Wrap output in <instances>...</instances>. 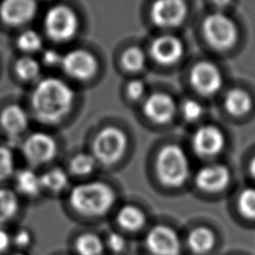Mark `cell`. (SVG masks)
Listing matches in <instances>:
<instances>
[{
  "label": "cell",
  "instance_id": "1",
  "mask_svg": "<svg viewBox=\"0 0 255 255\" xmlns=\"http://www.w3.org/2000/svg\"><path fill=\"white\" fill-rule=\"evenodd\" d=\"M75 92L66 82L55 77L44 78L36 85L31 96L33 115L40 123L55 125L73 109Z\"/></svg>",
  "mask_w": 255,
  "mask_h": 255
},
{
  "label": "cell",
  "instance_id": "2",
  "mask_svg": "<svg viewBox=\"0 0 255 255\" xmlns=\"http://www.w3.org/2000/svg\"><path fill=\"white\" fill-rule=\"evenodd\" d=\"M116 201L114 190L101 181L81 183L73 187L69 202L83 216L100 217L108 213Z\"/></svg>",
  "mask_w": 255,
  "mask_h": 255
},
{
  "label": "cell",
  "instance_id": "3",
  "mask_svg": "<svg viewBox=\"0 0 255 255\" xmlns=\"http://www.w3.org/2000/svg\"><path fill=\"white\" fill-rule=\"evenodd\" d=\"M158 178L168 186H179L189 176V161L184 150L176 144L164 145L156 156Z\"/></svg>",
  "mask_w": 255,
  "mask_h": 255
},
{
  "label": "cell",
  "instance_id": "4",
  "mask_svg": "<svg viewBox=\"0 0 255 255\" xmlns=\"http://www.w3.org/2000/svg\"><path fill=\"white\" fill-rule=\"evenodd\" d=\"M78 18L68 6L55 5L48 9L44 17V30L46 35L55 42L71 40L78 30Z\"/></svg>",
  "mask_w": 255,
  "mask_h": 255
},
{
  "label": "cell",
  "instance_id": "5",
  "mask_svg": "<svg viewBox=\"0 0 255 255\" xmlns=\"http://www.w3.org/2000/svg\"><path fill=\"white\" fill-rule=\"evenodd\" d=\"M128 145L125 132L116 127H107L100 130L93 142V155L103 164L111 165L124 154Z\"/></svg>",
  "mask_w": 255,
  "mask_h": 255
},
{
  "label": "cell",
  "instance_id": "6",
  "mask_svg": "<svg viewBox=\"0 0 255 255\" xmlns=\"http://www.w3.org/2000/svg\"><path fill=\"white\" fill-rule=\"evenodd\" d=\"M202 32L207 43L218 50H225L233 46L238 35L234 22L221 13L208 15L203 21Z\"/></svg>",
  "mask_w": 255,
  "mask_h": 255
},
{
  "label": "cell",
  "instance_id": "7",
  "mask_svg": "<svg viewBox=\"0 0 255 255\" xmlns=\"http://www.w3.org/2000/svg\"><path fill=\"white\" fill-rule=\"evenodd\" d=\"M57 150L58 146L55 139L42 131L31 133L22 143V153L32 166L50 162L56 156Z\"/></svg>",
  "mask_w": 255,
  "mask_h": 255
},
{
  "label": "cell",
  "instance_id": "8",
  "mask_svg": "<svg viewBox=\"0 0 255 255\" xmlns=\"http://www.w3.org/2000/svg\"><path fill=\"white\" fill-rule=\"evenodd\" d=\"M144 244L151 255H180L181 253L179 235L166 224L151 227L145 235Z\"/></svg>",
  "mask_w": 255,
  "mask_h": 255
},
{
  "label": "cell",
  "instance_id": "9",
  "mask_svg": "<svg viewBox=\"0 0 255 255\" xmlns=\"http://www.w3.org/2000/svg\"><path fill=\"white\" fill-rule=\"evenodd\" d=\"M61 67L69 77L84 81L91 79L96 74L98 62L90 52L83 49H74L63 55Z\"/></svg>",
  "mask_w": 255,
  "mask_h": 255
},
{
  "label": "cell",
  "instance_id": "10",
  "mask_svg": "<svg viewBox=\"0 0 255 255\" xmlns=\"http://www.w3.org/2000/svg\"><path fill=\"white\" fill-rule=\"evenodd\" d=\"M192 87L203 96H212L219 92L223 78L219 69L211 62L202 61L197 63L190 72Z\"/></svg>",
  "mask_w": 255,
  "mask_h": 255
},
{
  "label": "cell",
  "instance_id": "11",
  "mask_svg": "<svg viewBox=\"0 0 255 255\" xmlns=\"http://www.w3.org/2000/svg\"><path fill=\"white\" fill-rule=\"evenodd\" d=\"M225 145L222 131L215 126L205 125L198 128L192 136V147L202 157H212L221 152Z\"/></svg>",
  "mask_w": 255,
  "mask_h": 255
},
{
  "label": "cell",
  "instance_id": "12",
  "mask_svg": "<svg viewBox=\"0 0 255 255\" xmlns=\"http://www.w3.org/2000/svg\"><path fill=\"white\" fill-rule=\"evenodd\" d=\"M186 5L178 0H160L153 3L151 18L162 28H172L180 25L186 16Z\"/></svg>",
  "mask_w": 255,
  "mask_h": 255
},
{
  "label": "cell",
  "instance_id": "13",
  "mask_svg": "<svg viewBox=\"0 0 255 255\" xmlns=\"http://www.w3.org/2000/svg\"><path fill=\"white\" fill-rule=\"evenodd\" d=\"M36 13L37 3L31 0H7L0 4V19L8 26H22L30 22Z\"/></svg>",
  "mask_w": 255,
  "mask_h": 255
},
{
  "label": "cell",
  "instance_id": "14",
  "mask_svg": "<svg viewBox=\"0 0 255 255\" xmlns=\"http://www.w3.org/2000/svg\"><path fill=\"white\" fill-rule=\"evenodd\" d=\"M184 51L179 38L170 34L160 35L150 45V55L157 63L171 65L176 63Z\"/></svg>",
  "mask_w": 255,
  "mask_h": 255
},
{
  "label": "cell",
  "instance_id": "15",
  "mask_svg": "<svg viewBox=\"0 0 255 255\" xmlns=\"http://www.w3.org/2000/svg\"><path fill=\"white\" fill-rule=\"evenodd\" d=\"M230 180L228 168L219 163H211L201 167L196 175V185L207 192H218L224 189Z\"/></svg>",
  "mask_w": 255,
  "mask_h": 255
},
{
  "label": "cell",
  "instance_id": "16",
  "mask_svg": "<svg viewBox=\"0 0 255 255\" xmlns=\"http://www.w3.org/2000/svg\"><path fill=\"white\" fill-rule=\"evenodd\" d=\"M175 111L176 105L174 100L164 93L151 94L143 104L144 115L157 124L169 122L173 118Z\"/></svg>",
  "mask_w": 255,
  "mask_h": 255
},
{
  "label": "cell",
  "instance_id": "17",
  "mask_svg": "<svg viewBox=\"0 0 255 255\" xmlns=\"http://www.w3.org/2000/svg\"><path fill=\"white\" fill-rule=\"evenodd\" d=\"M28 123L26 111L17 104L6 106L0 114V125L10 136H18L23 133L28 127Z\"/></svg>",
  "mask_w": 255,
  "mask_h": 255
},
{
  "label": "cell",
  "instance_id": "18",
  "mask_svg": "<svg viewBox=\"0 0 255 255\" xmlns=\"http://www.w3.org/2000/svg\"><path fill=\"white\" fill-rule=\"evenodd\" d=\"M217 238L213 230L206 226H196L186 236V246L194 255H207L216 245Z\"/></svg>",
  "mask_w": 255,
  "mask_h": 255
},
{
  "label": "cell",
  "instance_id": "19",
  "mask_svg": "<svg viewBox=\"0 0 255 255\" xmlns=\"http://www.w3.org/2000/svg\"><path fill=\"white\" fill-rule=\"evenodd\" d=\"M116 219L119 226L128 232L140 230L145 225L146 221L143 211L133 205H125L120 208Z\"/></svg>",
  "mask_w": 255,
  "mask_h": 255
},
{
  "label": "cell",
  "instance_id": "20",
  "mask_svg": "<svg viewBox=\"0 0 255 255\" xmlns=\"http://www.w3.org/2000/svg\"><path fill=\"white\" fill-rule=\"evenodd\" d=\"M15 183L18 192L29 197H35L43 189L41 175H38L31 168L20 169L15 176Z\"/></svg>",
  "mask_w": 255,
  "mask_h": 255
},
{
  "label": "cell",
  "instance_id": "21",
  "mask_svg": "<svg viewBox=\"0 0 255 255\" xmlns=\"http://www.w3.org/2000/svg\"><path fill=\"white\" fill-rule=\"evenodd\" d=\"M227 112L235 117L247 114L252 108V100L247 92L241 89H232L227 92L224 99Z\"/></svg>",
  "mask_w": 255,
  "mask_h": 255
},
{
  "label": "cell",
  "instance_id": "22",
  "mask_svg": "<svg viewBox=\"0 0 255 255\" xmlns=\"http://www.w3.org/2000/svg\"><path fill=\"white\" fill-rule=\"evenodd\" d=\"M105 249L104 240L93 232L80 234L74 242V250L77 255H103Z\"/></svg>",
  "mask_w": 255,
  "mask_h": 255
},
{
  "label": "cell",
  "instance_id": "23",
  "mask_svg": "<svg viewBox=\"0 0 255 255\" xmlns=\"http://www.w3.org/2000/svg\"><path fill=\"white\" fill-rule=\"evenodd\" d=\"M19 200L15 192L0 188V226L12 221L18 214Z\"/></svg>",
  "mask_w": 255,
  "mask_h": 255
},
{
  "label": "cell",
  "instance_id": "24",
  "mask_svg": "<svg viewBox=\"0 0 255 255\" xmlns=\"http://www.w3.org/2000/svg\"><path fill=\"white\" fill-rule=\"evenodd\" d=\"M41 181L43 188L58 192L67 186L69 178L67 172L64 169L60 167H54L41 175Z\"/></svg>",
  "mask_w": 255,
  "mask_h": 255
},
{
  "label": "cell",
  "instance_id": "25",
  "mask_svg": "<svg viewBox=\"0 0 255 255\" xmlns=\"http://www.w3.org/2000/svg\"><path fill=\"white\" fill-rule=\"evenodd\" d=\"M15 72L21 80L33 81L40 76L41 66L36 59L26 55L16 61Z\"/></svg>",
  "mask_w": 255,
  "mask_h": 255
},
{
  "label": "cell",
  "instance_id": "26",
  "mask_svg": "<svg viewBox=\"0 0 255 255\" xmlns=\"http://www.w3.org/2000/svg\"><path fill=\"white\" fill-rule=\"evenodd\" d=\"M42 37L41 35L32 29H27L23 31L16 39L17 48L24 53H34L41 49L42 47Z\"/></svg>",
  "mask_w": 255,
  "mask_h": 255
},
{
  "label": "cell",
  "instance_id": "27",
  "mask_svg": "<svg viewBox=\"0 0 255 255\" xmlns=\"http://www.w3.org/2000/svg\"><path fill=\"white\" fill-rule=\"evenodd\" d=\"M97 159L91 153L81 152L76 154L69 163L70 171L76 175H86L91 173L96 166Z\"/></svg>",
  "mask_w": 255,
  "mask_h": 255
},
{
  "label": "cell",
  "instance_id": "28",
  "mask_svg": "<svg viewBox=\"0 0 255 255\" xmlns=\"http://www.w3.org/2000/svg\"><path fill=\"white\" fill-rule=\"evenodd\" d=\"M122 63L126 70L139 72L145 66V54L138 47H130L124 52Z\"/></svg>",
  "mask_w": 255,
  "mask_h": 255
},
{
  "label": "cell",
  "instance_id": "29",
  "mask_svg": "<svg viewBox=\"0 0 255 255\" xmlns=\"http://www.w3.org/2000/svg\"><path fill=\"white\" fill-rule=\"evenodd\" d=\"M239 212L247 219L255 220V188L244 189L237 201Z\"/></svg>",
  "mask_w": 255,
  "mask_h": 255
},
{
  "label": "cell",
  "instance_id": "30",
  "mask_svg": "<svg viewBox=\"0 0 255 255\" xmlns=\"http://www.w3.org/2000/svg\"><path fill=\"white\" fill-rule=\"evenodd\" d=\"M34 236L32 232L27 228H19L12 234V248L15 251L27 252L33 245Z\"/></svg>",
  "mask_w": 255,
  "mask_h": 255
},
{
  "label": "cell",
  "instance_id": "31",
  "mask_svg": "<svg viewBox=\"0 0 255 255\" xmlns=\"http://www.w3.org/2000/svg\"><path fill=\"white\" fill-rule=\"evenodd\" d=\"M14 156L12 151L4 145H0V181L10 177L14 172Z\"/></svg>",
  "mask_w": 255,
  "mask_h": 255
},
{
  "label": "cell",
  "instance_id": "32",
  "mask_svg": "<svg viewBox=\"0 0 255 255\" xmlns=\"http://www.w3.org/2000/svg\"><path fill=\"white\" fill-rule=\"evenodd\" d=\"M104 242L106 248L115 254H120L127 248V240L120 232L111 231L107 235Z\"/></svg>",
  "mask_w": 255,
  "mask_h": 255
},
{
  "label": "cell",
  "instance_id": "33",
  "mask_svg": "<svg viewBox=\"0 0 255 255\" xmlns=\"http://www.w3.org/2000/svg\"><path fill=\"white\" fill-rule=\"evenodd\" d=\"M181 112L185 120L192 122L201 117L203 109L201 105L195 100H186L182 104Z\"/></svg>",
  "mask_w": 255,
  "mask_h": 255
},
{
  "label": "cell",
  "instance_id": "34",
  "mask_svg": "<svg viewBox=\"0 0 255 255\" xmlns=\"http://www.w3.org/2000/svg\"><path fill=\"white\" fill-rule=\"evenodd\" d=\"M145 92L144 83L140 80H132L127 86V93L132 100H139L143 97Z\"/></svg>",
  "mask_w": 255,
  "mask_h": 255
},
{
  "label": "cell",
  "instance_id": "35",
  "mask_svg": "<svg viewBox=\"0 0 255 255\" xmlns=\"http://www.w3.org/2000/svg\"><path fill=\"white\" fill-rule=\"evenodd\" d=\"M63 60V55L54 49L45 50L42 55V62L47 67H57L61 66Z\"/></svg>",
  "mask_w": 255,
  "mask_h": 255
},
{
  "label": "cell",
  "instance_id": "36",
  "mask_svg": "<svg viewBox=\"0 0 255 255\" xmlns=\"http://www.w3.org/2000/svg\"><path fill=\"white\" fill-rule=\"evenodd\" d=\"M12 248V234L0 226V255H4Z\"/></svg>",
  "mask_w": 255,
  "mask_h": 255
},
{
  "label": "cell",
  "instance_id": "37",
  "mask_svg": "<svg viewBox=\"0 0 255 255\" xmlns=\"http://www.w3.org/2000/svg\"><path fill=\"white\" fill-rule=\"evenodd\" d=\"M249 169H250V172H251L252 176L255 178V155L253 156V158H252V160H251V162H250V167H249Z\"/></svg>",
  "mask_w": 255,
  "mask_h": 255
},
{
  "label": "cell",
  "instance_id": "38",
  "mask_svg": "<svg viewBox=\"0 0 255 255\" xmlns=\"http://www.w3.org/2000/svg\"><path fill=\"white\" fill-rule=\"evenodd\" d=\"M10 255H28L26 252H19V251H15V252H13L12 254H10Z\"/></svg>",
  "mask_w": 255,
  "mask_h": 255
}]
</instances>
